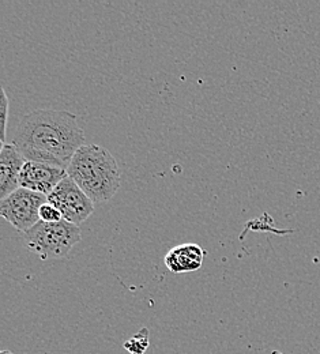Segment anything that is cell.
Returning <instances> with one entry per match:
<instances>
[{
  "label": "cell",
  "instance_id": "obj_6",
  "mask_svg": "<svg viewBox=\"0 0 320 354\" xmlns=\"http://www.w3.org/2000/svg\"><path fill=\"white\" fill-rule=\"evenodd\" d=\"M68 176L67 171L46 162L26 161L19 176V185L48 196L57 184Z\"/></svg>",
  "mask_w": 320,
  "mask_h": 354
},
{
  "label": "cell",
  "instance_id": "obj_1",
  "mask_svg": "<svg viewBox=\"0 0 320 354\" xmlns=\"http://www.w3.org/2000/svg\"><path fill=\"white\" fill-rule=\"evenodd\" d=\"M78 118L68 111L37 109L19 120L12 145L26 161L46 162L67 171L85 143Z\"/></svg>",
  "mask_w": 320,
  "mask_h": 354
},
{
  "label": "cell",
  "instance_id": "obj_10",
  "mask_svg": "<svg viewBox=\"0 0 320 354\" xmlns=\"http://www.w3.org/2000/svg\"><path fill=\"white\" fill-rule=\"evenodd\" d=\"M40 221L59 222L63 221V216L59 212L57 207H55L52 203L46 202L40 209Z\"/></svg>",
  "mask_w": 320,
  "mask_h": 354
},
{
  "label": "cell",
  "instance_id": "obj_5",
  "mask_svg": "<svg viewBox=\"0 0 320 354\" xmlns=\"http://www.w3.org/2000/svg\"><path fill=\"white\" fill-rule=\"evenodd\" d=\"M48 202L59 209L64 221L78 226L94 213V202L68 176L63 178L48 195Z\"/></svg>",
  "mask_w": 320,
  "mask_h": 354
},
{
  "label": "cell",
  "instance_id": "obj_12",
  "mask_svg": "<svg viewBox=\"0 0 320 354\" xmlns=\"http://www.w3.org/2000/svg\"><path fill=\"white\" fill-rule=\"evenodd\" d=\"M0 354H14V353H11V352H10V351H1V353Z\"/></svg>",
  "mask_w": 320,
  "mask_h": 354
},
{
  "label": "cell",
  "instance_id": "obj_3",
  "mask_svg": "<svg viewBox=\"0 0 320 354\" xmlns=\"http://www.w3.org/2000/svg\"><path fill=\"white\" fill-rule=\"evenodd\" d=\"M81 239V227L64 220L40 221L28 232L22 233L23 244L43 261L66 258Z\"/></svg>",
  "mask_w": 320,
  "mask_h": 354
},
{
  "label": "cell",
  "instance_id": "obj_11",
  "mask_svg": "<svg viewBox=\"0 0 320 354\" xmlns=\"http://www.w3.org/2000/svg\"><path fill=\"white\" fill-rule=\"evenodd\" d=\"M1 147L6 145V133H7V122H8V97L4 88H1Z\"/></svg>",
  "mask_w": 320,
  "mask_h": 354
},
{
  "label": "cell",
  "instance_id": "obj_4",
  "mask_svg": "<svg viewBox=\"0 0 320 354\" xmlns=\"http://www.w3.org/2000/svg\"><path fill=\"white\" fill-rule=\"evenodd\" d=\"M46 202V195L21 187L4 199H0V213L17 230L25 233L40 222V209Z\"/></svg>",
  "mask_w": 320,
  "mask_h": 354
},
{
  "label": "cell",
  "instance_id": "obj_8",
  "mask_svg": "<svg viewBox=\"0 0 320 354\" xmlns=\"http://www.w3.org/2000/svg\"><path fill=\"white\" fill-rule=\"evenodd\" d=\"M206 257V251L194 243L180 244L169 250L165 255V266L175 274L192 272L199 270L203 265V259Z\"/></svg>",
  "mask_w": 320,
  "mask_h": 354
},
{
  "label": "cell",
  "instance_id": "obj_7",
  "mask_svg": "<svg viewBox=\"0 0 320 354\" xmlns=\"http://www.w3.org/2000/svg\"><path fill=\"white\" fill-rule=\"evenodd\" d=\"M26 160L19 150L11 143L4 145L0 150V199H4L18 188L21 171Z\"/></svg>",
  "mask_w": 320,
  "mask_h": 354
},
{
  "label": "cell",
  "instance_id": "obj_9",
  "mask_svg": "<svg viewBox=\"0 0 320 354\" xmlns=\"http://www.w3.org/2000/svg\"><path fill=\"white\" fill-rule=\"evenodd\" d=\"M149 330L143 327L137 334L124 342V349L130 354H144L149 349Z\"/></svg>",
  "mask_w": 320,
  "mask_h": 354
},
{
  "label": "cell",
  "instance_id": "obj_2",
  "mask_svg": "<svg viewBox=\"0 0 320 354\" xmlns=\"http://www.w3.org/2000/svg\"><path fill=\"white\" fill-rule=\"evenodd\" d=\"M67 175L94 203L111 201L122 183L120 169L112 153L94 143L78 149L67 168Z\"/></svg>",
  "mask_w": 320,
  "mask_h": 354
}]
</instances>
